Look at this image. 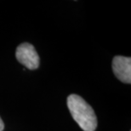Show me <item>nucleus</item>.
Listing matches in <instances>:
<instances>
[{"label":"nucleus","mask_w":131,"mask_h":131,"mask_svg":"<svg viewBox=\"0 0 131 131\" xmlns=\"http://www.w3.org/2000/svg\"><path fill=\"white\" fill-rule=\"evenodd\" d=\"M67 106L73 119L83 131H95L97 127V117L95 111L81 96L70 95Z\"/></svg>","instance_id":"nucleus-1"},{"label":"nucleus","mask_w":131,"mask_h":131,"mask_svg":"<svg viewBox=\"0 0 131 131\" xmlns=\"http://www.w3.org/2000/svg\"><path fill=\"white\" fill-rule=\"evenodd\" d=\"M15 57L17 61L30 70H36L39 67V56L32 44L23 43L16 48Z\"/></svg>","instance_id":"nucleus-2"},{"label":"nucleus","mask_w":131,"mask_h":131,"mask_svg":"<svg viewBox=\"0 0 131 131\" xmlns=\"http://www.w3.org/2000/svg\"><path fill=\"white\" fill-rule=\"evenodd\" d=\"M112 70L117 78L124 83H131V59L121 56L112 60Z\"/></svg>","instance_id":"nucleus-3"},{"label":"nucleus","mask_w":131,"mask_h":131,"mask_svg":"<svg viewBox=\"0 0 131 131\" xmlns=\"http://www.w3.org/2000/svg\"><path fill=\"white\" fill-rule=\"evenodd\" d=\"M4 129V122H3V120L1 119V117H0V131H3Z\"/></svg>","instance_id":"nucleus-4"}]
</instances>
